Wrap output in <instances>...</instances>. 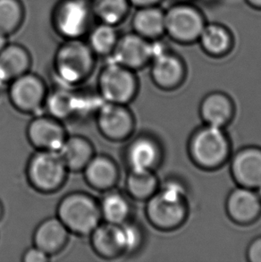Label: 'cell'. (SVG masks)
I'll return each mask as SVG.
<instances>
[{
	"label": "cell",
	"instance_id": "6da1fadb",
	"mask_svg": "<svg viewBox=\"0 0 261 262\" xmlns=\"http://www.w3.org/2000/svg\"><path fill=\"white\" fill-rule=\"evenodd\" d=\"M147 201L146 216L149 223L160 230L177 228L186 220V191L177 182H167Z\"/></svg>",
	"mask_w": 261,
	"mask_h": 262
},
{
	"label": "cell",
	"instance_id": "e575fe53",
	"mask_svg": "<svg viewBox=\"0 0 261 262\" xmlns=\"http://www.w3.org/2000/svg\"><path fill=\"white\" fill-rule=\"evenodd\" d=\"M244 1L252 9L261 11V0H244Z\"/></svg>",
	"mask_w": 261,
	"mask_h": 262
},
{
	"label": "cell",
	"instance_id": "44dd1931",
	"mask_svg": "<svg viewBox=\"0 0 261 262\" xmlns=\"http://www.w3.org/2000/svg\"><path fill=\"white\" fill-rule=\"evenodd\" d=\"M133 32L150 41L165 36V9L160 6L136 8L132 21Z\"/></svg>",
	"mask_w": 261,
	"mask_h": 262
},
{
	"label": "cell",
	"instance_id": "836d02e7",
	"mask_svg": "<svg viewBox=\"0 0 261 262\" xmlns=\"http://www.w3.org/2000/svg\"><path fill=\"white\" fill-rule=\"evenodd\" d=\"M132 7L135 8L140 7H152V6H160L163 0H128Z\"/></svg>",
	"mask_w": 261,
	"mask_h": 262
},
{
	"label": "cell",
	"instance_id": "8992f818",
	"mask_svg": "<svg viewBox=\"0 0 261 262\" xmlns=\"http://www.w3.org/2000/svg\"><path fill=\"white\" fill-rule=\"evenodd\" d=\"M92 17L91 1L60 0L52 11L51 24L64 39H82L92 28Z\"/></svg>",
	"mask_w": 261,
	"mask_h": 262
},
{
	"label": "cell",
	"instance_id": "9c48e42d",
	"mask_svg": "<svg viewBox=\"0 0 261 262\" xmlns=\"http://www.w3.org/2000/svg\"><path fill=\"white\" fill-rule=\"evenodd\" d=\"M8 94L12 105L21 113L27 114L39 111L48 95L42 79L30 72L10 82Z\"/></svg>",
	"mask_w": 261,
	"mask_h": 262
},
{
	"label": "cell",
	"instance_id": "83f0119b",
	"mask_svg": "<svg viewBox=\"0 0 261 262\" xmlns=\"http://www.w3.org/2000/svg\"><path fill=\"white\" fill-rule=\"evenodd\" d=\"M159 181L152 170H133L126 179V190L132 198L147 201L158 191Z\"/></svg>",
	"mask_w": 261,
	"mask_h": 262
},
{
	"label": "cell",
	"instance_id": "cb8c5ba5",
	"mask_svg": "<svg viewBox=\"0 0 261 262\" xmlns=\"http://www.w3.org/2000/svg\"><path fill=\"white\" fill-rule=\"evenodd\" d=\"M58 152L67 169L73 172L83 170L95 155L92 142L78 135L67 137Z\"/></svg>",
	"mask_w": 261,
	"mask_h": 262
},
{
	"label": "cell",
	"instance_id": "484cf974",
	"mask_svg": "<svg viewBox=\"0 0 261 262\" xmlns=\"http://www.w3.org/2000/svg\"><path fill=\"white\" fill-rule=\"evenodd\" d=\"M99 203L102 220L106 223L123 225L130 215V204L128 199L118 191H107Z\"/></svg>",
	"mask_w": 261,
	"mask_h": 262
},
{
	"label": "cell",
	"instance_id": "d6986e66",
	"mask_svg": "<svg viewBox=\"0 0 261 262\" xmlns=\"http://www.w3.org/2000/svg\"><path fill=\"white\" fill-rule=\"evenodd\" d=\"M32 66L29 50L18 43H7L0 52V84L10 83L28 73Z\"/></svg>",
	"mask_w": 261,
	"mask_h": 262
},
{
	"label": "cell",
	"instance_id": "30bf717a",
	"mask_svg": "<svg viewBox=\"0 0 261 262\" xmlns=\"http://www.w3.org/2000/svg\"><path fill=\"white\" fill-rule=\"evenodd\" d=\"M112 61L136 71L150 63L154 56V41L134 32L119 36L111 54Z\"/></svg>",
	"mask_w": 261,
	"mask_h": 262
},
{
	"label": "cell",
	"instance_id": "3957f363",
	"mask_svg": "<svg viewBox=\"0 0 261 262\" xmlns=\"http://www.w3.org/2000/svg\"><path fill=\"white\" fill-rule=\"evenodd\" d=\"M57 211L64 227L78 235H90L102 220L99 202L84 192L66 195L58 203Z\"/></svg>",
	"mask_w": 261,
	"mask_h": 262
},
{
	"label": "cell",
	"instance_id": "7a4b0ae2",
	"mask_svg": "<svg viewBox=\"0 0 261 262\" xmlns=\"http://www.w3.org/2000/svg\"><path fill=\"white\" fill-rule=\"evenodd\" d=\"M96 55L82 39H64L54 57L57 78L67 85L84 82L95 68Z\"/></svg>",
	"mask_w": 261,
	"mask_h": 262
},
{
	"label": "cell",
	"instance_id": "7402d4cb",
	"mask_svg": "<svg viewBox=\"0 0 261 262\" xmlns=\"http://www.w3.org/2000/svg\"><path fill=\"white\" fill-rule=\"evenodd\" d=\"M161 151L158 142L148 136H140L126 149V162L133 170H152L159 164Z\"/></svg>",
	"mask_w": 261,
	"mask_h": 262
},
{
	"label": "cell",
	"instance_id": "603a6c76",
	"mask_svg": "<svg viewBox=\"0 0 261 262\" xmlns=\"http://www.w3.org/2000/svg\"><path fill=\"white\" fill-rule=\"evenodd\" d=\"M200 111L206 124L223 128L233 117V102L226 94L213 92L203 99Z\"/></svg>",
	"mask_w": 261,
	"mask_h": 262
},
{
	"label": "cell",
	"instance_id": "277c9868",
	"mask_svg": "<svg viewBox=\"0 0 261 262\" xmlns=\"http://www.w3.org/2000/svg\"><path fill=\"white\" fill-rule=\"evenodd\" d=\"M207 23L201 8L188 1H178L165 9V36L178 44L197 43Z\"/></svg>",
	"mask_w": 261,
	"mask_h": 262
},
{
	"label": "cell",
	"instance_id": "5b68a950",
	"mask_svg": "<svg viewBox=\"0 0 261 262\" xmlns=\"http://www.w3.org/2000/svg\"><path fill=\"white\" fill-rule=\"evenodd\" d=\"M189 150L193 162L199 167L215 169L222 166L229 157V139L223 128L206 124L192 135Z\"/></svg>",
	"mask_w": 261,
	"mask_h": 262
},
{
	"label": "cell",
	"instance_id": "ffe728a7",
	"mask_svg": "<svg viewBox=\"0 0 261 262\" xmlns=\"http://www.w3.org/2000/svg\"><path fill=\"white\" fill-rule=\"evenodd\" d=\"M83 172L87 184L98 191L112 190L119 179L117 164L105 155H94L86 165Z\"/></svg>",
	"mask_w": 261,
	"mask_h": 262
},
{
	"label": "cell",
	"instance_id": "ac0fdd59",
	"mask_svg": "<svg viewBox=\"0 0 261 262\" xmlns=\"http://www.w3.org/2000/svg\"><path fill=\"white\" fill-rule=\"evenodd\" d=\"M69 233L57 216L49 217L36 227L33 234V244L48 255L53 256L64 248L68 242Z\"/></svg>",
	"mask_w": 261,
	"mask_h": 262
},
{
	"label": "cell",
	"instance_id": "d590c367",
	"mask_svg": "<svg viewBox=\"0 0 261 262\" xmlns=\"http://www.w3.org/2000/svg\"><path fill=\"white\" fill-rule=\"evenodd\" d=\"M8 38L9 37H7L0 32V52L2 51L5 47L7 46V43H8Z\"/></svg>",
	"mask_w": 261,
	"mask_h": 262
},
{
	"label": "cell",
	"instance_id": "f546056e",
	"mask_svg": "<svg viewBox=\"0 0 261 262\" xmlns=\"http://www.w3.org/2000/svg\"><path fill=\"white\" fill-rule=\"evenodd\" d=\"M50 116L58 120L68 119L75 114V94L72 90L57 89L50 95H47L45 101Z\"/></svg>",
	"mask_w": 261,
	"mask_h": 262
},
{
	"label": "cell",
	"instance_id": "f35d334b",
	"mask_svg": "<svg viewBox=\"0 0 261 262\" xmlns=\"http://www.w3.org/2000/svg\"><path fill=\"white\" fill-rule=\"evenodd\" d=\"M88 1H91V0H88Z\"/></svg>",
	"mask_w": 261,
	"mask_h": 262
},
{
	"label": "cell",
	"instance_id": "74e56055",
	"mask_svg": "<svg viewBox=\"0 0 261 262\" xmlns=\"http://www.w3.org/2000/svg\"><path fill=\"white\" fill-rule=\"evenodd\" d=\"M256 191H257V193H258V196H259V198L261 199V184L260 185H258V187L255 189Z\"/></svg>",
	"mask_w": 261,
	"mask_h": 262
},
{
	"label": "cell",
	"instance_id": "8fae6325",
	"mask_svg": "<svg viewBox=\"0 0 261 262\" xmlns=\"http://www.w3.org/2000/svg\"><path fill=\"white\" fill-rule=\"evenodd\" d=\"M97 124L107 140L122 142L133 134L134 118L126 105L105 102L97 111Z\"/></svg>",
	"mask_w": 261,
	"mask_h": 262
},
{
	"label": "cell",
	"instance_id": "52a82bcc",
	"mask_svg": "<svg viewBox=\"0 0 261 262\" xmlns=\"http://www.w3.org/2000/svg\"><path fill=\"white\" fill-rule=\"evenodd\" d=\"M67 171L59 152L38 150L29 160L27 178L37 191L51 193L63 186Z\"/></svg>",
	"mask_w": 261,
	"mask_h": 262
},
{
	"label": "cell",
	"instance_id": "8d00e7d4",
	"mask_svg": "<svg viewBox=\"0 0 261 262\" xmlns=\"http://www.w3.org/2000/svg\"><path fill=\"white\" fill-rule=\"evenodd\" d=\"M4 214V209L3 206H2V203L0 202V220L2 219V216H3Z\"/></svg>",
	"mask_w": 261,
	"mask_h": 262
},
{
	"label": "cell",
	"instance_id": "7c38bea8",
	"mask_svg": "<svg viewBox=\"0 0 261 262\" xmlns=\"http://www.w3.org/2000/svg\"><path fill=\"white\" fill-rule=\"evenodd\" d=\"M67 137L60 120L51 116H38L27 127L28 141L38 150L58 152Z\"/></svg>",
	"mask_w": 261,
	"mask_h": 262
},
{
	"label": "cell",
	"instance_id": "e0dca14e",
	"mask_svg": "<svg viewBox=\"0 0 261 262\" xmlns=\"http://www.w3.org/2000/svg\"><path fill=\"white\" fill-rule=\"evenodd\" d=\"M201 50L208 57L221 58L231 53L234 47V36L226 25L207 23L198 39Z\"/></svg>",
	"mask_w": 261,
	"mask_h": 262
},
{
	"label": "cell",
	"instance_id": "f1b7e54d",
	"mask_svg": "<svg viewBox=\"0 0 261 262\" xmlns=\"http://www.w3.org/2000/svg\"><path fill=\"white\" fill-rule=\"evenodd\" d=\"M25 9L21 0H0V32L10 37L25 21Z\"/></svg>",
	"mask_w": 261,
	"mask_h": 262
},
{
	"label": "cell",
	"instance_id": "ba28073f",
	"mask_svg": "<svg viewBox=\"0 0 261 262\" xmlns=\"http://www.w3.org/2000/svg\"><path fill=\"white\" fill-rule=\"evenodd\" d=\"M98 86L105 102L127 105L137 94L139 84L134 70L112 61L99 73Z\"/></svg>",
	"mask_w": 261,
	"mask_h": 262
},
{
	"label": "cell",
	"instance_id": "2e32d148",
	"mask_svg": "<svg viewBox=\"0 0 261 262\" xmlns=\"http://www.w3.org/2000/svg\"><path fill=\"white\" fill-rule=\"evenodd\" d=\"M91 235L94 252L104 259H113L126 254V245L122 225L99 224Z\"/></svg>",
	"mask_w": 261,
	"mask_h": 262
},
{
	"label": "cell",
	"instance_id": "d6a6232c",
	"mask_svg": "<svg viewBox=\"0 0 261 262\" xmlns=\"http://www.w3.org/2000/svg\"><path fill=\"white\" fill-rule=\"evenodd\" d=\"M247 258L251 262H261V236L256 238L249 245Z\"/></svg>",
	"mask_w": 261,
	"mask_h": 262
},
{
	"label": "cell",
	"instance_id": "4316f807",
	"mask_svg": "<svg viewBox=\"0 0 261 262\" xmlns=\"http://www.w3.org/2000/svg\"><path fill=\"white\" fill-rule=\"evenodd\" d=\"M118 38L117 27L99 23L90 30L87 43L96 57H106L111 56Z\"/></svg>",
	"mask_w": 261,
	"mask_h": 262
},
{
	"label": "cell",
	"instance_id": "1f68e13d",
	"mask_svg": "<svg viewBox=\"0 0 261 262\" xmlns=\"http://www.w3.org/2000/svg\"><path fill=\"white\" fill-rule=\"evenodd\" d=\"M50 259V255L36 246L27 249L21 258L24 262H47Z\"/></svg>",
	"mask_w": 261,
	"mask_h": 262
},
{
	"label": "cell",
	"instance_id": "d4e9b609",
	"mask_svg": "<svg viewBox=\"0 0 261 262\" xmlns=\"http://www.w3.org/2000/svg\"><path fill=\"white\" fill-rule=\"evenodd\" d=\"M91 6L94 17L115 27L127 18L132 7L128 0H91Z\"/></svg>",
	"mask_w": 261,
	"mask_h": 262
},
{
	"label": "cell",
	"instance_id": "4fadbf2b",
	"mask_svg": "<svg viewBox=\"0 0 261 262\" xmlns=\"http://www.w3.org/2000/svg\"><path fill=\"white\" fill-rule=\"evenodd\" d=\"M149 64L153 82L164 90L177 88L186 75V68L182 57L167 49L155 55Z\"/></svg>",
	"mask_w": 261,
	"mask_h": 262
},
{
	"label": "cell",
	"instance_id": "5bb4252c",
	"mask_svg": "<svg viewBox=\"0 0 261 262\" xmlns=\"http://www.w3.org/2000/svg\"><path fill=\"white\" fill-rule=\"evenodd\" d=\"M231 173L239 186L256 189L261 184V148L250 146L238 150L231 160Z\"/></svg>",
	"mask_w": 261,
	"mask_h": 262
},
{
	"label": "cell",
	"instance_id": "9a60e30c",
	"mask_svg": "<svg viewBox=\"0 0 261 262\" xmlns=\"http://www.w3.org/2000/svg\"><path fill=\"white\" fill-rule=\"evenodd\" d=\"M226 211L230 219L236 223H252L260 215L261 199L254 189L239 186L228 195Z\"/></svg>",
	"mask_w": 261,
	"mask_h": 262
},
{
	"label": "cell",
	"instance_id": "4dcf8cb0",
	"mask_svg": "<svg viewBox=\"0 0 261 262\" xmlns=\"http://www.w3.org/2000/svg\"><path fill=\"white\" fill-rule=\"evenodd\" d=\"M124 229L126 254L133 253L140 248L142 243V233L141 228L134 224L125 222L122 225Z\"/></svg>",
	"mask_w": 261,
	"mask_h": 262
}]
</instances>
